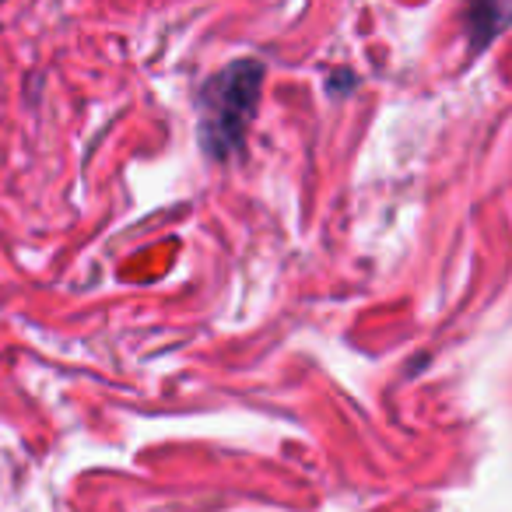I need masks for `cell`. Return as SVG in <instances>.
Wrapping results in <instances>:
<instances>
[{
  "mask_svg": "<svg viewBox=\"0 0 512 512\" xmlns=\"http://www.w3.org/2000/svg\"><path fill=\"white\" fill-rule=\"evenodd\" d=\"M509 22L512 0H467V8H463V29H467L474 50H484Z\"/></svg>",
  "mask_w": 512,
  "mask_h": 512,
  "instance_id": "obj_2",
  "label": "cell"
},
{
  "mask_svg": "<svg viewBox=\"0 0 512 512\" xmlns=\"http://www.w3.org/2000/svg\"><path fill=\"white\" fill-rule=\"evenodd\" d=\"M264 88L260 60H235L218 71L200 92V141L211 158H228L246 141Z\"/></svg>",
  "mask_w": 512,
  "mask_h": 512,
  "instance_id": "obj_1",
  "label": "cell"
}]
</instances>
